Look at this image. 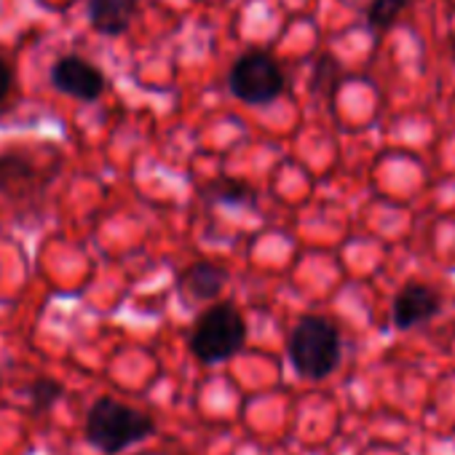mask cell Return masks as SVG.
<instances>
[{"label": "cell", "instance_id": "obj_1", "mask_svg": "<svg viewBox=\"0 0 455 455\" xmlns=\"http://www.w3.org/2000/svg\"><path fill=\"white\" fill-rule=\"evenodd\" d=\"M86 442L102 455H118L156 434L153 415L113 396H100L86 412Z\"/></svg>", "mask_w": 455, "mask_h": 455}, {"label": "cell", "instance_id": "obj_2", "mask_svg": "<svg viewBox=\"0 0 455 455\" xmlns=\"http://www.w3.org/2000/svg\"><path fill=\"white\" fill-rule=\"evenodd\" d=\"M287 356L300 378L306 380L330 378L343 359V343L338 327L316 314L303 316L290 332Z\"/></svg>", "mask_w": 455, "mask_h": 455}, {"label": "cell", "instance_id": "obj_3", "mask_svg": "<svg viewBox=\"0 0 455 455\" xmlns=\"http://www.w3.org/2000/svg\"><path fill=\"white\" fill-rule=\"evenodd\" d=\"M190 354L201 364H220L234 359L247 346V322L234 303L209 306L190 330Z\"/></svg>", "mask_w": 455, "mask_h": 455}, {"label": "cell", "instance_id": "obj_4", "mask_svg": "<svg viewBox=\"0 0 455 455\" xmlns=\"http://www.w3.org/2000/svg\"><path fill=\"white\" fill-rule=\"evenodd\" d=\"M228 86L236 100L247 105H271L282 97L287 81L282 65L268 52L255 49L234 62L231 73H228Z\"/></svg>", "mask_w": 455, "mask_h": 455}, {"label": "cell", "instance_id": "obj_5", "mask_svg": "<svg viewBox=\"0 0 455 455\" xmlns=\"http://www.w3.org/2000/svg\"><path fill=\"white\" fill-rule=\"evenodd\" d=\"M49 81L60 94L76 97L81 102H97L108 86L105 73L94 62H89L78 54L60 57L49 70Z\"/></svg>", "mask_w": 455, "mask_h": 455}, {"label": "cell", "instance_id": "obj_6", "mask_svg": "<svg viewBox=\"0 0 455 455\" xmlns=\"http://www.w3.org/2000/svg\"><path fill=\"white\" fill-rule=\"evenodd\" d=\"M442 311V295L428 284H404L391 306V324L394 330L404 332L412 327H420L423 322H431Z\"/></svg>", "mask_w": 455, "mask_h": 455}, {"label": "cell", "instance_id": "obj_7", "mask_svg": "<svg viewBox=\"0 0 455 455\" xmlns=\"http://www.w3.org/2000/svg\"><path fill=\"white\" fill-rule=\"evenodd\" d=\"M86 14L97 33L124 36L137 14V0H86Z\"/></svg>", "mask_w": 455, "mask_h": 455}, {"label": "cell", "instance_id": "obj_8", "mask_svg": "<svg viewBox=\"0 0 455 455\" xmlns=\"http://www.w3.org/2000/svg\"><path fill=\"white\" fill-rule=\"evenodd\" d=\"M225 282H228V271L222 266L209 263V260H201V263H193L182 274L180 287L193 300H217V295L225 290Z\"/></svg>", "mask_w": 455, "mask_h": 455}, {"label": "cell", "instance_id": "obj_9", "mask_svg": "<svg viewBox=\"0 0 455 455\" xmlns=\"http://www.w3.org/2000/svg\"><path fill=\"white\" fill-rule=\"evenodd\" d=\"M28 394H30V412L44 415L65 396V386L60 380H54V378H38V380L30 383Z\"/></svg>", "mask_w": 455, "mask_h": 455}, {"label": "cell", "instance_id": "obj_10", "mask_svg": "<svg viewBox=\"0 0 455 455\" xmlns=\"http://www.w3.org/2000/svg\"><path fill=\"white\" fill-rule=\"evenodd\" d=\"M209 198L220 201V204H234V206H255V190L239 180H217L212 185Z\"/></svg>", "mask_w": 455, "mask_h": 455}, {"label": "cell", "instance_id": "obj_11", "mask_svg": "<svg viewBox=\"0 0 455 455\" xmlns=\"http://www.w3.org/2000/svg\"><path fill=\"white\" fill-rule=\"evenodd\" d=\"M410 4V0H372L370 9H367V22L375 33H383L388 30L396 17L404 12V6Z\"/></svg>", "mask_w": 455, "mask_h": 455}, {"label": "cell", "instance_id": "obj_12", "mask_svg": "<svg viewBox=\"0 0 455 455\" xmlns=\"http://www.w3.org/2000/svg\"><path fill=\"white\" fill-rule=\"evenodd\" d=\"M33 161L20 153H4L0 156V190H9V182L30 180L33 177Z\"/></svg>", "mask_w": 455, "mask_h": 455}, {"label": "cell", "instance_id": "obj_13", "mask_svg": "<svg viewBox=\"0 0 455 455\" xmlns=\"http://www.w3.org/2000/svg\"><path fill=\"white\" fill-rule=\"evenodd\" d=\"M12 86H14V70H12V65L4 57H0V102L9 97Z\"/></svg>", "mask_w": 455, "mask_h": 455}, {"label": "cell", "instance_id": "obj_14", "mask_svg": "<svg viewBox=\"0 0 455 455\" xmlns=\"http://www.w3.org/2000/svg\"><path fill=\"white\" fill-rule=\"evenodd\" d=\"M452 57H455V41H452Z\"/></svg>", "mask_w": 455, "mask_h": 455}]
</instances>
